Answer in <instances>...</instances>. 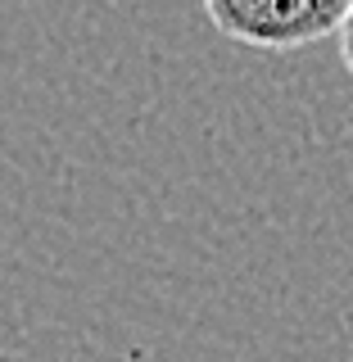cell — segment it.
Masks as SVG:
<instances>
[{
  "label": "cell",
  "instance_id": "6da1fadb",
  "mask_svg": "<svg viewBox=\"0 0 353 362\" xmlns=\"http://www.w3.org/2000/svg\"><path fill=\"white\" fill-rule=\"evenodd\" d=\"M209 23L222 37L258 50H299L322 37H340L353 0H209Z\"/></svg>",
  "mask_w": 353,
  "mask_h": 362
},
{
  "label": "cell",
  "instance_id": "7a4b0ae2",
  "mask_svg": "<svg viewBox=\"0 0 353 362\" xmlns=\"http://www.w3.org/2000/svg\"><path fill=\"white\" fill-rule=\"evenodd\" d=\"M340 54H345V64H349V73H353V14L345 23V32H340Z\"/></svg>",
  "mask_w": 353,
  "mask_h": 362
}]
</instances>
